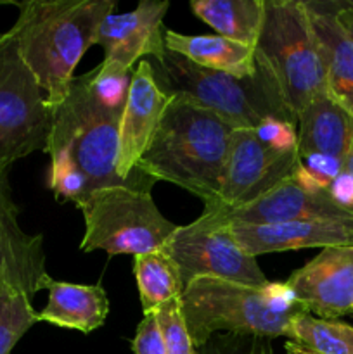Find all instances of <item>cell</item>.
Wrapping results in <instances>:
<instances>
[{"label": "cell", "mask_w": 353, "mask_h": 354, "mask_svg": "<svg viewBox=\"0 0 353 354\" xmlns=\"http://www.w3.org/2000/svg\"><path fill=\"white\" fill-rule=\"evenodd\" d=\"M284 353L286 354H315V353H311L310 349L303 348V346H300L298 342H294V341H286V344H284Z\"/></svg>", "instance_id": "f1b7e54d"}, {"label": "cell", "mask_w": 353, "mask_h": 354, "mask_svg": "<svg viewBox=\"0 0 353 354\" xmlns=\"http://www.w3.org/2000/svg\"><path fill=\"white\" fill-rule=\"evenodd\" d=\"M255 57L275 80L296 118L308 104L327 95L324 61L303 0H265Z\"/></svg>", "instance_id": "8992f818"}, {"label": "cell", "mask_w": 353, "mask_h": 354, "mask_svg": "<svg viewBox=\"0 0 353 354\" xmlns=\"http://www.w3.org/2000/svg\"><path fill=\"white\" fill-rule=\"evenodd\" d=\"M125 106L104 100L90 82V73L75 76L61 104L52 107L51 151H64L85 175L90 192L106 187L137 182L147 175L138 173L130 182L118 176V138Z\"/></svg>", "instance_id": "5b68a950"}, {"label": "cell", "mask_w": 353, "mask_h": 354, "mask_svg": "<svg viewBox=\"0 0 353 354\" xmlns=\"http://www.w3.org/2000/svg\"><path fill=\"white\" fill-rule=\"evenodd\" d=\"M47 290V304L38 313L40 322L90 334L102 327L109 315V299L100 283L82 286L52 280Z\"/></svg>", "instance_id": "d6986e66"}, {"label": "cell", "mask_w": 353, "mask_h": 354, "mask_svg": "<svg viewBox=\"0 0 353 354\" xmlns=\"http://www.w3.org/2000/svg\"><path fill=\"white\" fill-rule=\"evenodd\" d=\"M152 69L166 93L194 100L234 128H256L266 120L298 127L296 114L287 106L275 80L258 64L255 75L239 78L199 68L166 48L161 57L154 59Z\"/></svg>", "instance_id": "277c9868"}, {"label": "cell", "mask_w": 353, "mask_h": 354, "mask_svg": "<svg viewBox=\"0 0 353 354\" xmlns=\"http://www.w3.org/2000/svg\"><path fill=\"white\" fill-rule=\"evenodd\" d=\"M273 339L249 334H215L197 348V354H275Z\"/></svg>", "instance_id": "4316f807"}, {"label": "cell", "mask_w": 353, "mask_h": 354, "mask_svg": "<svg viewBox=\"0 0 353 354\" xmlns=\"http://www.w3.org/2000/svg\"><path fill=\"white\" fill-rule=\"evenodd\" d=\"M324 61L327 93L353 118V35L343 2L303 0Z\"/></svg>", "instance_id": "2e32d148"}, {"label": "cell", "mask_w": 353, "mask_h": 354, "mask_svg": "<svg viewBox=\"0 0 353 354\" xmlns=\"http://www.w3.org/2000/svg\"><path fill=\"white\" fill-rule=\"evenodd\" d=\"M228 211V209H227ZM235 225H277L291 221H346L353 214L332 201L327 190H310L291 178L253 203L228 211Z\"/></svg>", "instance_id": "9a60e30c"}, {"label": "cell", "mask_w": 353, "mask_h": 354, "mask_svg": "<svg viewBox=\"0 0 353 354\" xmlns=\"http://www.w3.org/2000/svg\"><path fill=\"white\" fill-rule=\"evenodd\" d=\"M298 161V145L273 144L256 128H235L221 175L218 204L230 211L253 203L291 178Z\"/></svg>", "instance_id": "30bf717a"}, {"label": "cell", "mask_w": 353, "mask_h": 354, "mask_svg": "<svg viewBox=\"0 0 353 354\" xmlns=\"http://www.w3.org/2000/svg\"><path fill=\"white\" fill-rule=\"evenodd\" d=\"M40 322L26 294L0 289V354H10L14 346Z\"/></svg>", "instance_id": "cb8c5ba5"}, {"label": "cell", "mask_w": 353, "mask_h": 354, "mask_svg": "<svg viewBox=\"0 0 353 354\" xmlns=\"http://www.w3.org/2000/svg\"><path fill=\"white\" fill-rule=\"evenodd\" d=\"M154 180L145 176L125 185L90 192L75 204L83 214V252L145 254L165 245L179 225L163 216L151 196Z\"/></svg>", "instance_id": "52a82bcc"}, {"label": "cell", "mask_w": 353, "mask_h": 354, "mask_svg": "<svg viewBox=\"0 0 353 354\" xmlns=\"http://www.w3.org/2000/svg\"><path fill=\"white\" fill-rule=\"evenodd\" d=\"M190 9L217 35L255 48L265 14V0H192Z\"/></svg>", "instance_id": "44dd1931"}, {"label": "cell", "mask_w": 353, "mask_h": 354, "mask_svg": "<svg viewBox=\"0 0 353 354\" xmlns=\"http://www.w3.org/2000/svg\"><path fill=\"white\" fill-rule=\"evenodd\" d=\"M51 169H48V189L61 203H78L90 194V185L85 175L78 169L69 154L64 151H51Z\"/></svg>", "instance_id": "d4e9b609"}, {"label": "cell", "mask_w": 353, "mask_h": 354, "mask_svg": "<svg viewBox=\"0 0 353 354\" xmlns=\"http://www.w3.org/2000/svg\"><path fill=\"white\" fill-rule=\"evenodd\" d=\"M134 273L144 315L154 313L165 303L182 296L179 270L163 249L134 256Z\"/></svg>", "instance_id": "7402d4cb"}, {"label": "cell", "mask_w": 353, "mask_h": 354, "mask_svg": "<svg viewBox=\"0 0 353 354\" xmlns=\"http://www.w3.org/2000/svg\"><path fill=\"white\" fill-rule=\"evenodd\" d=\"M161 249L175 263L183 289L204 277L248 287L269 283L256 258L246 254L235 242L228 211L221 204L204 206L203 214L189 225L176 227Z\"/></svg>", "instance_id": "ba28073f"}, {"label": "cell", "mask_w": 353, "mask_h": 354, "mask_svg": "<svg viewBox=\"0 0 353 354\" xmlns=\"http://www.w3.org/2000/svg\"><path fill=\"white\" fill-rule=\"evenodd\" d=\"M132 351L134 354H166L154 313L144 315L142 322L137 325V332L132 341Z\"/></svg>", "instance_id": "83f0119b"}, {"label": "cell", "mask_w": 353, "mask_h": 354, "mask_svg": "<svg viewBox=\"0 0 353 354\" xmlns=\"http://www.w3.org/2000/svg\"><path fill=\"white\" fill-rule=\"evenodd\" d=\"M310 315L336 320L353 311V245L325 248L286 280Z\"/></svg>", "instance_id": "7c38bea8"}, {"label": "cell", "mask_w": 353, "mask_h": 354, "mask_svg": "<svg viewBox=\"0 0 353 354\" xmlns=\"http://www.w3.org/2000/svg\"><path fill=\"white\" fill-rule=\"evenodd\" d=\"M180 308L196 348L221 332L289 339L293 322L308 313L286 282L248 287L206 277L192 280L183 289Z\"/></svg>", "instance_id": "3957f363"}, {"label": "cell", "mask_w": 353, "mask_h": 354, "mask_svg": "<svg viewBox=\"0 0 353 354\" xmlns=\"http://www.w3.org/2000/svg\"><path fill=\"white\" fill-rule=\"evenodd\" d=\"M165 47L210 71L227 73L239 78L256 73L255 48L220 35H183L168 30L165 31Z\"/></svg>", "instance_id": "ffe728a7"}, {"label": "cell", "mask_w": 353, "mask_h": 354, "mask_svg": "<svg viewBox=\"0 0 353 354\" xmlns=\"http://www.w3.org/2000/svg\"><path fill=\"white\" fill-rule=\"evenodd\" d=\"M298 156L324 154L345 162L353 144V118L322 95L298 114Z\"/></svg>", "instance_id": "ac0fdd59"}, {"label": "cell", "mask_w": 353, "mask_h": 354, "mask_svg": "<svg viewBox=\"0 0 353 354\" xmlns=\"http://www.w3.org/2000/svg\"><path fill=\"white\" fill-rule=\"evenodd\" d=\"M52 106L24 64L12 31L0 35V171L33 152H47Z\"/></svg>", "instance_id": "9c48e42d"}, {"label": "cell", "mask_w": 353, "mask_h": 354, "mask_svg": "<svg viewBox=\"0 0 353 354\" xmlns=\"http://www.w3.org/2000/svg\"><path fill=\"white\" fill-rule=\"evenodd\" d=\"M232 235L246 254L258 258L270 252L353 245V220L291 221L277 225H235Z\"/></svg>", "instance_id": "e0dca14e"}, {"label": "cell", "mask_w": 353, "mask_h": 354, "mask_svg": "<svg viewBox=\"0 0 353 354\" xmlns=\"http://www.w3.org/2000/svg\"><path fill=\"white\" fill-rule=\"evenodd\" d=\"M10 28L24 64L52 107L62 102L80 59L92 45L100 23L116 0H33L19 3Z\"/></svg>", "instance_id": "7a4b0ae2"}, {"label": "cell", "mask_w": 353, "mask_h": 354, "mask_svg": "<svg viewBox=\"0 0 353 354\" xmlns=\"http://www.w3.org/2000/svg\"><path fill=\"white\" fill-rule=\"evenodd\" d=\"M52 283L45 266L44 237L30 235L19 225L9 175L0 171V289H12L30 299Z\"/></svg>", "instance_id": "4fadbf2b"}, {"label": "cell", "mask_w": 353, "mask_h": 354, "mask_svg": "<svg viewBox=\"0 0 353 354\" xmlns=\"http://www.w3.org/2000/svg\"><path fill=\"white\" fill-rule=\"evenodd\" d=\"M287 341L298 342L315 354H353V327L303 313L291 325Z\"/></svg>", "instance_id": "603a6c76"}, {"label": "cell", "mask_w": 353, "mask_h": 354, "mask_svg": "<svg viewBox=\"0 0 353 354\" xmlns=\"http://www.w3.org/2000/svg\"><path fill=\"white\" fill-rule=\"evenodd\" d=\"M170 2L142 0L130 12L107 14L96 35V45L104 48V61L97 68L102 75H130L144 55L159 59L165 54L163 19Z\"/></svg>", "instance_id": "8fae6325"}, {"label": "cell", "mask_w": 353, "mask_h": 354, "mask_svg": "<svg viewBox=\"0 0 353 354\" xmlns=\"http://www.w3.org/2000/svg\"><path fill=\"white\" fill-rule=\"evenodd\" d=\"M166 354H197V348L190 339L183 320L180 297L168 301L154 311Z\"/></svg>", "instance_id": "484cf974"}, {"label": "cell", "mask_w": 353, "mask_h": 354, "mask_svg": "<svg viewBox=\"0 0 353 354\" xmlns=\"http://www.w3.org/2000/svg\"><path fill=\"white\" fill-rule=\"evenodd\" d=\"M345 171H348L350 175L353 176V144H352V147H350L348 154H346V159H345Z\"/></svg>", "instance_id": "f546056e"}, {"label": "cell", "mask_w": 353, "mask_h": 354, "mask_svg": "<svg viewBox=\"0 0 353 354\" xmlns=\"http://www.w3.org/2000/svg\"><path fill=\"white\" fill-rule=\"evenodd\" d=\"M230 123L182 95H172L137 169L154 182L185 189L204 206L218 204L225 161L232 144Z\"/></svg>", "instance_id": "6da1fadb"}, {"label": "cell", "mask_w": 353, "mask_h": 354, "mask_svg": "<svg viewBox=\"0 0 353 354\" xmlns=\"http://www.w3.org/2000/svg\"><path fill=\"white\" fill-rule=\"evenodd\" d=\"M170 99L172 95L156 82L151 62L142 61L132 73L120 121L116 173L125 182H130L141 173L137 169L138 161L151 144Z\"/></svg>", "instance_id": "5bb4252c"}]
</instances>
